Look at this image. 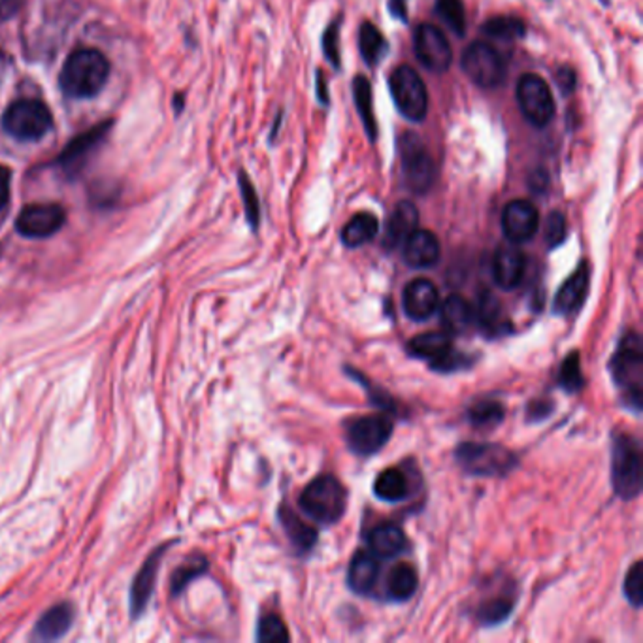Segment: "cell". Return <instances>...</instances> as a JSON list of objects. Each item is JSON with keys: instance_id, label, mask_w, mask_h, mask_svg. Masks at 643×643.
I'll return each instance as SVG.
<instances>
[{"instance_id": "cell-41", "label": "cell", "mask_w": 643, "mask_h": 643, "mask_svg": "<svg viewBox=\"0 0 643 643\" xmlns=\"http://www.w3.org/2000/svg\"><path fill=\"white\" fill-rule=\"evenodd\" d=\"M558 381L568 393H578L583 387V374H581V365H579V355L576 351L564 358V363L560 367V374H558Z\"/></svg>"}, {"instance_id": "cell-5", "label": "cell", "mask_w": 643, "mask_h": 643, "mask_svg": "<svg viewBox=\"0 0 643 643\" xmlns=\"http://www.w3.org/2000/svg\"><path fill=\"white\" fill-rule=\"evenodd\" d=\"M458 467L477 477H504L517 467V457L497 444H460L455 451Z\"/></svg>"}, {"instance_id": "cell-45", "label": "cell", "mask_w": 643, "mask_h": 643, "mask_svg": "<svg viewBox=\"0 0 643 643\" xmlns=\"http://www.w3.org/2000/svg\"><path fill=\"white\" fill-rule=\"evenodd\" d=\"M468 365H470L468 357L458 353V351H455V349L451 347L444 357H440L438 361H434L430 367H432L434 370H438V372H455V370H460V368H465V367H468Z\"/></svg>"}, {"instance_id": "cell-26", "label": "cell", "mask_w": 643, "mask_h": 643, "mask_svg": "<svg viewBox=\"0 0 643 643\" xmlns=\"http://www.w3.org/2000/svg\"><path fill=\"white\" fill-rule=\"evenodd\" d=\"M279 521L298 551H310L316 546L317 530L310 525H306L295 511L289 509V506H279Z\"/></svg>"}, {"instance_id": "cell-11", "label": "cell", "mask_w": 643, "mask_h": 643, "mask_svg": "<svg viewBox=\"0 0 643 643\" xmlns=\"http://www.w3.org/2000/svg\"><path fill=\"white\" fill-rule=\"evenodd\" d=\"M66 223V212L61 204L55 202H38L29 204L19 212L15 219V230L33 240H44L57 235Z\"/></svg>"}, {"instance_id": "cell-20", "label": "cell", "mask_w": 643, "mask_h": 643, "mask_svg": "<svg viewBox=\"0 0 643 643\" xmlns=\"http://www.w3.org/2000/svg\"><path fill=\"white\" fill-rule=\"evenodd\" d=\"M525 276V255L516 247V244L500 246L493 259V277L497 286L511 291L519 287Z\"/></svg>"}, {"instance_id": "cell-34", "label": "cell", "mask_w": 643, "mask_h": 643, "mask_svg": "<svg viewBox=\"0 0 643 643\" xmlns=\"http://www.w3.org/2000/svg\"><path fill=\"white\" fill-rule=\"evenodd\" d=\"M358 45H361V55L368 66H377L389 47L387 40L372 23H363L361 31H358Z\"/></svg>"}, {"instance_id": "cell-30", "label": "cell", "mask_w": 643, "mask_h": 643, "mask_svg": "<svg viewBox=\"0 0 643 643\" xmlns=\"http://www.w3.org/2000/svg\"><path fill=\"white\" fill-rule=\"evenodd\" d=\"M472 321H474V307L470 306L468 300H465L458 295H453L442 304V325L446 327L447 332L451 334L465 332Z\"/></svg>"}, {"instance_id": "cell-14", "label": "cell", "mask_w": 643, "mask_h": 643, "mask_svg": "<svg viewBox=\"0 0 643 643\" xmlns=\"http://www.w3.org/2000/svg\"><path fill=\"white\" fill-rule=\"evenodd\" d=\"M110 126L112 121H102L100 125L89 128L87 133L75 136L72 142H68L55 161L57 168H61L66 174H78L84 163L89 159L91 153L102 144V140L106 138Z\"/></svg>"}, {"instance_id": "cell-16", "label": "cell", "mask_w": 643, "mask_h": 643, "mask_svg": "<svg viewBox=\"0 0 643 643\" xmlns=\"http://www.w3.org/2000/svg\"><path fill=\"white\" fill-rule=\"evenodd\" d=\"M172 544H165V546L157 548L156 551H151V555L147 557V560L142 564V568L135 576L133 585H131V617L133 619L142 617L146 608L149 606V600L153 597V590H156L157 576L161 570V560L165 557V551Z\"/></svg>"}, {"instance_id": "cell-1", "label": "cell", "mask_w": 643, "mask_h": 643, "mask_svg": "<svg viewBox=\"0 0 643 643\" xmlns=\"http://www.w3.org/2000/svg\"><path fill=\"white\" fill-rule=\"evenodd\" d=\"M110 61L98 49H75L61 70V89L70 98H93L105 89Z\"/></svg>"}, {"instance_id": "cell-9", "label": "cell", "mask_w": 643, "mask_h": 643, "mask_svg": "<svg viewBox=\"0 0 643 643\" xmlns=\"http://www.w3.org/2000/svg\"><path fill=\"white\" fill-rule=\"evenodd\" d=\"M462 70L468 78L485 89L498 87L506 78V61L498 51L485 42H474L462 54Z\"/></svg>"}, {"instance_id": "cell-12", "label": "cell", "mask_w": 643, "mask_h": 643, "mask_svg": "<svg viewBox=\"0 0 643 643\" xmlns=\"http://www.w3.org/2000/svg\"><path fill=\"white\" fill-rule=\"evenodd\" d=\"M393 428L395 425L389 416H365L347 425L346 438L353 453L368 457L391 440Z\"/></svg>"}, {"instance_id": "cell-27", "label": "cell", "mask_w": 643, "mask_h": 643, "mask_svg": "<svg viewBox=\"0 0 643 643\" xmlns=\"http://www.w3.org/2000/svg\"><path fill=\"white\" fill-rule=\"evenodd\" d=\"M453 347L451 338L446 332H423L419 337L411 338L407 344L409 355H414L417 358H425V361H438L440 357H444L449 349Z\"/></svg>"}, {"instance_id": "cell-6", "label": "cell", "mask_w": 643, "mask_h": 643, "mask_svg": "<svg viewBox=\"0 0 643 643\" xmlns=\"http://www.w3.org/2000/svg\"><path fill=\"white\" fill-rule=\"evenodd\" d=\"M54 126V114L36 98H21L12 102L3 116L5 131L19 142H36Z\"/></svg>"}, {"instance_id": "cell-40", "label": "cell", "mask_w": 643, "mask_h": 643, "mask_svg": "<svg viewBox=\"0 0 643 643\" xmlns=\"http://www.w3.org/2000/svg\"><path fill=\"white\" fill-rule=\"evenodd\" d=\"M238 184H240V191H242V198H244V208H246V217L247 223L253 230H256L261 221V208H259V196H256V191L251 184V179L246 176V172L238 174Z\"/></svg>"}, {"instance_id": "cell-17", "label": "cell", "mask_w": 643, "mask_h": 643, "mask_svg": "<svg viewBox=\"0 0 643 643\" xmlns=\"http://www.w3.org/2000/svg\"><path fill=\"white\" fill-rule=\"evenodd\" d=\"M438 304H440V293L438 287H436L430 279L425 277L414 279L409 281L404 289V296H402L404 314L411 321L430 319L436 314V310H438Z\"/></svg>"}, {"instance_id": "cell-23", "label": "cell", "mask_w": 643, "mask_h": 643, "mask_svg": "<svg viewBox=\"0 0 643 643\" xmlns=\"http://www.w3.org/2000/svg\"><path fill=\"white\" fill-rule=\"evenodd\" d=\"M379 578V560L374 553L357 551L349 562L347 583L353 593L368 595L376 587Z\"/></svg>"}, {"instance_id": "cell-28", "label": "cell", "mask_w": 643, "mask_h": 643, "mask_svg": "<svg viewBox=\"0 0 643 643\" xmlns=\"http://www.w3.org/2000/svg\"><path fill=\"white\" fill-rule=\"evenodd\" d=\"M379 230V221L370 212H361L353 216L342 230V242L347 247H361L376 238Z\"/></svg>"}, {"instance_id": "cell-42", "label": "cell", "mask_w": 643, "mask_h": 643, "mask_svg": "<svg viewBox=\"0 0 643 643\" xmlns=\"http://www.w3.org/2000/svg\"><path fill=\"white\" fill-rule=\"evenodd\" d=\"M625 597L634 606L639 608L643 602V568L641 562H636L625 578Z\"/></svg>"}, {"instance_id": "cell-33", "label": "cell", "mask_w": 643, "mask_h": 643, "mask_svg": "<svg viewBox=\"0 0 643 643\" xmlns=\"http://www.w3.org/2000/svg\"><path fill=\"white\" fill-rule=\"evenodd\" d=\"M208 572V558L202 555L189 557L184 564H179L170 578V595L176 598L184 593L191 581Z\"/></svg>"}, {"instance_id": "cell-15", "label": "cell", "mask_w": 643, "mask_h": 643, "mask_svg": "<svg viewBox=\"0 0 643 643\" xmlns=\"http://www.w3.org/2000/svg\"><path fill=\"white\" fill-rule=\"evenodd\" d=\"M538 225L539 214L528 200H513L504 208L502 230L511 244L528 242L538 233Z\"/></svg>"}, {"instance_id": "cell-21", "label": "cell", "mask_w": 643, "mask_h": 643, "mask_svg": "<svg viewBox=\"0 0 643 643\" xmlns=\"http://www.w3.org/2000/svg\"><path fill=\"white\" fill-rule=\"evenodd\" d=\"M75 619V609L70 602L57 604L49 608L35 625L33 639L35 641H57L68 634Z\"/></svg>"}, {"instance_id": "cell-35", "label": "cell", "mask_w": 643, "mask_h": 643, "mask_svg": "<svg viewBox=\"0 0 643 643\" xmlns=\"http://www.w3.org/2000/svg\"><path fill=\"white\" fill-rule=\"evenodd\" d=\"M506 409L500 402L481 400L468 409V421L476 428H495L504 421Z\"/></svg>"}, {"instance_id": "cell-3", "label": "cell", "mask_w": 643, "mask_h": 643, "mask_svg": "<svg viewBox=\"0 0 643 643\" xmlns=\"http://www.w3.org/2000/svg\"><path fill=\"white\" fill-rule=\"evenodd\" d=\"M298 504L314 521L334 525L346 513V487L334 476H319L304 488Z\"/></svg>"}, {"instance_id": "cell-48", "label": "cell", "mask_w": 643, "mask_h": 643, "mask_svg": "<svg viewBox=\"0 0 643 643\" xmlns=\"http://www.w3.org/2000/svg\"><path fill=\"white\" fill-rule=\"evenodd\" d=\"M389 10L397 19L406 21L407 19V0H389Z\"/></svg>"}, {"instance_id": "cell-24", "label": "cell", "mask_w": 643, "mask_h": 643, "mask_svg": "<svg viewBox=\"0 0 643 643\" xmlns=\"http://www.w3.org/2000/svg\"><path fill=\"white\" fill-rule=\"evenodd\" d=\"M476 317H477V325L481 327V330L487 334V337H502V334L507 332L509 328V321L504 316V307L502 302L488 291H483L477 306H476Z\"/></svg>"}, {"instance_id": "cell-8", "label": "cell", "mask_w": 643, "mask_h": 643, "mask_svg": "<svg viewBox=\"0 0 643 643\" xmlns=\"http://www.w3.org/2000/svg\"><path fill=\"white\" fill-rule=\"evenodd\" d=\"M398 112L409 121H423L428 112V93L421 75L411 66H398L389 80Z\"/></svg>"}, {"instance_id": "cell-46", "label": "cell", "mask_w": 643, "mask_h": 643, "mask_svg": "<svg viewBox=\"0 0 643 643\" xmlns=\"http://www.w3.org/2000/svg\"><path fill=\"white\" fill-rule=\"evenodd\" d=\"M12 189V172L8 166L0 165V210H5L10 202Z\"/></svg>"}, {"instance_id": "cell-39", "label": "cell", "mask_w": 643, "mask_h": 643, "mask_svg": "<svg viewBox=\"0 0 643 643\" xmlns=\"http://www.w3.org/2000/svg\"><path fill=\"white\" fill-rule=\"evenodd\" d=\"M289 630L286 627V623L281 621V617L268 613L265 617H261L259 627H256V641H289Z\"/></svg>"}, {"instance_id": "cell-36", "label": "cell", "mask_w": 643, "mask_h": 643, "mask_svg": "<svg viewBox=\"0 0 643 643\" xmlns=\"http://www.w3.org/2000/svg\"><path fill=\"white\" fill-rule=\"evenodd\" d=\"M525 23L519 17H506V15H498L488 19L483 25V33L493 36V38H500V40H513V38H523L525 36Z\"/></svg>"}, {"instance_id": "cell-22", "label": "cell", "mask_w": 643, "mask_h": 643, "mask_svg": "<svg viewBox=\"0 0 643 643\" xmlns=\"http://www.w3.org/2000/svg\"><path fill=\"white\" fill-rule=\"evenodd\" d=\"M417 223H419V212L416 206L409 200L400 202L387 221L383 246L387 249L400 247L407 240V236L414 233V230H417Z\"/></svg>"}, {"instance_id": "cell-18", "label": "cell", "mask_w": 643, "mask_h": 643, "mask_svg": "<svg viewBox=\"0 0 643 643\" xmlns=\"http://www.w3.org/2000/svg\"><path fill=\"white\" fill-rule=\"evenodd\" d=\"M590 286V268L588 263H581L576 272L566 279L557 291L553 310L557 316H574L581 310Z\"/></svg>"}, {"instance_id": "cell-31", "label": "cell", "mask_w": 643, "mask_h": 643, "mask_svg": "<svg viewBox=\"0 0 643 643\" xmlns=\"http://www.w3.org/2000/svg\"><path fill=\"white\" fill-rule=\"evenodd\" d=\"M417 572L411 564L400 562L393 566L387 576V595L393 600H407L417 590Z\"/></svg>"}, {"instance_id": "cell-13", "label": "cell", "mask_w": 643, "mask_h": 643, "mask_svg": "<svg viewBox=\"0 0 643 643\" xmlns=\"http://www.w3.org/2000/svg\"><path fill=\"white\" fill-rule=\"evenodd\" d=\"M414 49L421 65L430 72L442 74L451 66V45L446 35L438 27H434V25H419L414 35Z\"/></svg>"}, {"instance_id": "cell-49", "label": "cell", "mask_w": 643, "mask_h": 643, "mask_svg": "<svg viewBox=\"0 0 643 643\" xmlns=\"http://www.w3.org/2000/svg\"><path fill=\"white\" fill-rule=\"evenodd\" d=\"M317 96H319V100L323 102V105H328V93H327L325 80H323L321 72H317Z\"/></svg>"}, {"instance_id": "cell-37", "label": "cell", "mask_w": 643, "mask_h": 643, "mask_svg": "<svg viewBox=\"0 0 643 643\" xmlns=\"http://www.w3.org/2000/svg\"><path fill=\"white\" fill-rule=\"evenodd\" d=\"M513 604H516V598L509 597V595H500L493 600H487L477 609V619H479V623L488 625V627L498 625L507 619L511 609H513Z\"/></svg>"}, {"instance_id": "cell-7", "label": "cell", "mask_w": 643, "mask_h": 643, "mask_svg": "<svg viewBox=\"0 0 643 643\" xmlns=\"http://www.w3.org/2000/svg\"><path fill=\"white\" fill-rule=\"evenodd\" d=\"M400 166L404 187L414 195H425L434 186V161L425 142L414 135L406 133L400 140Z\"/></svg>"}, {"instance_id": "cell-19", "label": "cell", "mask_w": 643, "mask_h": 643, "mask_svg": "<svg viewBox=\"0 0 643 643\" xmlns=\"http://www.w3.org/2000/svg\"><path fill=\"white\" fill-rule=\"evenodd\" d=\"M404 246V261L411 268H430L440 261V240L430 230H414Z\"/></svg>"}, {"instance_id": "cell-25", "label": "cell", "mask_w": 643, "mask_h": 643, "mask_svg": "<svg viewBox=\"0 0 643 643\" xmlns=\"http://www.w3.org/2000/svg\"><path fill=\"white\" fill-rule=\"evenodd\" d=\"M368 546L376 557L393 558L404 551L406 536H404L402 528L397 525H391V523L377 525L368 534Z\"/></svg>"}, {"instance_id": "cell-38", "label": "cell", "mask_w": 643, "mask_h": 643, "mask_svg": "<svg viewBox=\"0 0 643 643\" xmlns=\"http://www.w3.org/2000/svg\"><path fill=\"white\" fill-rule=\"evenodd\" d=\"M436 12L457 36L467 33V14L462 0H436Z\"/></svg>"}, {"instance_id": "cell-44", "label": "cell", "mask_w": 643, "mask_h": 643, "mask_svg": "<svg viewBox=\"0 0 643 643\" xmlns=\"http://www.w3.org/2000/svg\"><path fill=\"white\" fill-rule=\"evenodd\" d=\"M323 51L334 68H340V49H338V21H334L323 35Z\"/></svg>"}, {"instance_id": "cell-43", "label": "cell", "mask_w": 643, "mask_h": 643, "mask_svg": "<svg viewBox=\"0 0 643 643\" xmlns=\"http://www.w3.org/2000/svg\"><path fill=\"white\" fill-rule=\"evenodd\" d=\"M568 235V225H566V217L560 212H551L548 221H546V242L548 246L558 247Z\"/></svg>"}, {"instance_id": "cell-47", "label": "cell", "mask_w": 643, "mask_h": 643, "mask_svg": "<svg viewBox=\"0 0 643 643\" xmlns=\"http://www.w3.org/2000/svg\"><path fill=\"white\" fill-rule=\"evenodd\" d=\"M576 72L570 66H562L557 72V84L564 95H568L576 89Z\"/></svg>"}, {"instance_id": "cell-4", "label": "cell", "mask_w": 643, "mask_h": 643, "mask_svg": "<svg viewBox=\"0 0 643 643\" xmlns=\"http://www.w3.org/2000/svg\"><path fill=\"white\" fill-rule=\"evenodd\" d=\"M611 485L615 495L625 500L641 493V446L630 434H617L613 440Z\"/></svg>"}, {"instance_id": "cell-10", "label": "cell", "mask_w": 643, "mask_h": 643, "mask_svg": "<svg viewBox=\"0 0 643 643\" xmlns=\"http://www.w3.org/2000/svg\"><path fill=\"white\" fill-rule=\"evenodd\" d=\"M517 102L525 119L534 126H548L555 117L553 93L544 78L525 74L517 84Z\"/></svg>"}, {"instance_id": "cell-32", "label": "cell", "mask_w": 643, "mask_h": 643, "mask_svg": "<svg viewBox=\"0 0 643 643\" xmlns=\"http://www.w3.org/2000/svg\"><path fill=\"white\" fill-rule=\"evenodd\" d=\"M353 98H355L357 112L365 123V128H367L370 140H376L377 123H376L374 106H372V87L365 75H357V78L353 80Z\"/></svg>"}, {"instance_id": "cell-29", "label": "cell", "mask_w": 643, "mask_h": 643, "mask_svg": "<svg viewBox=\"0 0 643 643\" xmlns=\"http://www.w3.org/2000/svg\"><path fill=\"white\" fill-rule=\"evenodd\" d=\"M409 493V483L400 468H387L377 474L374 495L385 502H402Z\"/></svg>"}, {"instance_id": "cell-2", "label": "cell", "mask_w": 643, "mask_h": 643, "mask_svg": "<svg viewBox=\"0 0 643 643\" xmlns=\"http://www.w3.org/2000/svg\"><path fill=\"white\" fill-rule=\"evenodd\" d=\"M611 377L628 407L639 414L643 400V347L638 332H628L617 346L611 358Z\"/></svg>"}]
</instances>
